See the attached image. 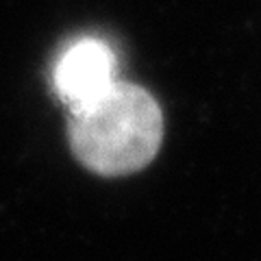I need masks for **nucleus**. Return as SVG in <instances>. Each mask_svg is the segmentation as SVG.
Masks as SVG:
<instances>
[{
  "instance_id": "nucleus-1",
  "label": "nucleus",
  "mask_w": 261,
  "mask_h": 261,
  "mask_svg": "<svg viewBox=\"0 0 261 261\" xmlns=\"http://www.w3.org/2000/svg\"><path fill=\"white\" fill-rule=\"evenodd\" d=\"M70 146L96 174L124 176L146 168L159 152L163 116L144 87L116 81L92 102L70 111Z\"/></svg>"
},
{
  "instance_id": "nucleus-2",
  "label": "nucleus",
  "mask_w": 261,
  "mask_h": 261,
  "mask_svg": "<svg viewBox=\"0 0 261 261\" xmlns=\"http://www.w3.org/2000/svg\"><path fill=\"white\" fill-rule=\"evenodd\" d=\"M116 53L98 37L74 39L53 65V87L70 111L92 102L116 83Z\"/></svg>"
}]
</instances>
